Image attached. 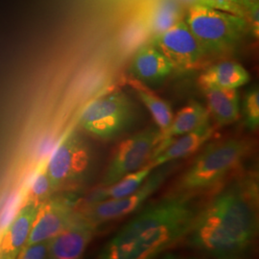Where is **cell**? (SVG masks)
I'll list each match as a JSON object with an SVG mask.
<instances>
[{"instance_id":"obj_25","label":"cell","mask_w":259,"mask_h":259,"mask_svg":"<svg viewBox=\"0 0 259 259\" xmlns=\"http://www.w3.org/2000/svg\"><path fill=\"white\" fill-rule=\"evenodd\" d=\"M179 1L182 2V3L187 4L188 6L193 5V4H201L202 3V0H179Z\"/></svg>"},{"instance_id":"obj_5","label":"cell","mask_w":259,"mask_h":259,"mask_svg":"<svg viewBox=\"0 0 259 259\" xmlns=\"http://www.w3.org/2000/svg\"><path fill=\"white\" fill-rule=\"evenodd\" d=\"M136 117V107L129 97L115 92L89 103L80 115L79 125L96 139L111 140L129 129Z\"/></svg>"},{"instance_id":"obj_11","label":"cell","mask_w":259,"mask_h":259,"mask_svg":"<svg viewBox=\"0 0 259 259\" xmlns=\"http://www.w3.org/2000/svg\"><path fill=\"white\" fill-rule=\"evenodd\" d=\"M94 225L83 212H77L74 220L50 239L49 258L76 259L83 255L95 232Z\"/></svg>"},{"instance_id":"obj_2","label":"cell","mask_w":259,"mask_h":259,"mask_svg":"<svg viewBox=\"0 0 259 259\" xmlns=\"http://www.w3.org/2000/svg\"><path fill=\"white\" fill-rule=\"evenodd\" d=\"M199 210L187 195L168 196L139 210L103 248L102 259L156 257L185 239Z\"/></svg>"},{"instance_id":"obj_4","label":"cell","mask_w":259,"mask_h":259,"mask_svg":"<svg viewBox=\"0 0 259 259\" xmlns=\"http://www.w3.org/2000/svg\"><path fill=\"white\" fill-rule=\"evenodd\" d=\"M185 21L207 54L232 49L249 28L245 18L203 4L190 5Z\"/></svg>"},{"instance_id":"obj_23","label":"cell","mask_w":259,"mask_h":259,"mask_svg":"<svg viewBox=\"0 0 259 259\" xmlns=\"http://www.w3.org/2000/svg\"><path fill=\"white\" fill-rule=\"evenodd\" d=\"M53 191L54 188L47 174V169H44L36 176L31 186L32 199L37 201V203H41L47 200Z\"/></svg>"},{"instance_id":"obj_24","label":"cell","mask_w":259,"mask_h":259,"mask_svg":"<svg viewBox=\"0 0 259 259\" xmlns=\"http://www.w3.org/2000/svg\"><path fill=\"white\" fill-rule=\"evenodd\" d=\"M49 254H50V240L39 241V242L26 245L20 251L18 258H49Z\"/></svg>"},{"instance_id":"obj_15","label":"cell","mask_w":259,"mask_h":259,"mask_svg":"<svg viewBox=\"0 0 259 259\" xmlns=\"http://www.w3.org/2000/svg\"><path fill=\"white\" fill-rule=\"evenodd\" d=\"M209 121V112L201 103L191 101L185 106L173 117L170 126L160 132V141L157 144L152 157L156 156L171 139L183 136L189 132L200 128Z\"/></svg>"},{"instance_id":"obj_6","label":"cell","mask_w":259,"mask_h":259,"mask_svg":"<svg viewBox=\"0 0 259 259\" xmlns=\"http://www.w3.org/2000/svg\"><path fill=\"white\" fill-rule=\"evenodd\" d=\"M160 141V131L156 127L143 130L122 141L103 178V186H109L123 177L147 164Z\"/></svg>"},{"instance_id":"obj_12","label":"cell","mask_w":259,"mask_h":259,"mask_svg":"<svg viewBox=\"0 0 259 259\" xmlns=\"http://www.w3.org/2000/svg\"><path fill=\"white\" fill-rule=\"evenodd\" d=\"M42 203L31 199L19 210L0 241V258H18L26 246Z\"/></svg>"},{"instance_id":"obj_22","label":"cell","mask_w":259,"mask_h":259,"mask_svg":"<svg viewBox=\"0 0 259 259\" xmlns=\"http://www.w3.org/2000/svg\"><path fill=\"white\" fill-rule=\"evenodd\" d=\"M201 4L246 19L248 17L249 8L245 0H202Z\"/></svg>"},{"instance_id":"obj_3","label":"cell","mask_w":259,"mask_h":259,"mask_svg":"<svg viewBox=\"0 0 259 259\" xmlns=\"http://www.w3.org/2000/svg\"><path fill=\"white\" fill-rule=\"evenodd\" d=\"M246 140L230 139L207 145L182 177L180 188L187 191L205 190L219 184L248 155Z\"/></svg>"},{"instance_id":"obj_1","label":"cell","mask_w":259,"mask_h":259,"mask_svg":"<svg viewBox=\"0 0 259 259\" xmlns=\"http://www.w3.org/2000/svg\"><path fill=\"white\" fill-rule=\"evenodd\" d=\"M258 191L252 180L228 185L213 197L186 235L187 245L214 258L246 253L258 232Z\"/></svg>"},{"instance_id":"obj_10","label":"cell","mask_w":259,"mask_h":259,"mask_svg":"<svg viewBox=\"0 0 259 259\" xmlns=\"http://www.w3.org/2000/svg\"><path fill=\"white\" fill-rule=\"evenodd\" d=\"M76 214L74 200L70 197H56L42 203L26 245L50 240L71 224Z\"/></svg>"},{"instance_id":"obj_18","label":"cell","mask_w":259,"mask_h":259,"mask_svg":"<svg viewBox=\"0 0 259 259\" xmlns=\"http://www.w3.org/2000/svg\"><path fill=\"white\" fill-rule=\"evenodd\" d=\"M129 84L135 90L139 100L150 111L157 129L160 132L165 131L170 126L174 117L169 103L158 97L138 79H131Z\"/></svg>"},{"instance_id":"obj_16","label":"cell","mask_w":259,"mask_h":259,"mask_svg":"<svg viewBox=\"0 0 259 259\" xmlns=\"http://www.w3.org/2000/svg\"><path fill=\"white\" fill-rule=\"evenodd\" d=\"M208 112L220 126L230 125L240 117V98L236 89H203Z\"/></svg>"},{"instance_id":"obj_17","label":"cell","mask_w":259,"mask_h":259,"mask_svg":"<svg viewBox=\"0 0 259 259\" xmlns=\"http://www.w3.org/2000/svg\"><path fill=\"white\" fill-rule=\"evenodd\" d=\"M250 74L243 65L226 61L212 65L199 77V83L202 89H238L249 83Z\"/></svg>"},{"instance_id":"obj_9","label":"cell","mask_w":259,"mask_h":259,"mask_svg":"<svg viewBox=\"0 0 259 259\" xmlns=\"http://www.w3.org/2000/svg\"><path fill=\"white\" fill-rule=\"evenodd\" d=\"M152 45L171 62L174 69L183 71L196 68L207 54L184 19L154 36Z\"/></svg>"},{"instance_id":"obj_21","label":"cell","mask_w":259,"mask_h":259,"mask_svg":"<svg viewBox=\"0 0 259 259\" xmlns=\"http://www.w3.org/2000/svg\"><path fill=\"white\" fill-rule=\"evenodd\" d=\"M240 114L247 129L256 131L259 127L258 88H252L245 94L240 108Z\"/></svg>"},{"instance_id":"obj_8","label":"cell","mask_w":259,"mask_h":259,"mask_svg":"<svg viewBox=\"0 0 259 259\" xmlns=\"http://www.w3.org/2000/svg\"><path fill=\"white\" fill-rule=\"evenodd\" d=\"M153 170L146 181L134 193L119 199H106L91 203L87 210L83 212L94 225L110 222L136 212L146 203L163 184L170 172V167L164 165Z\"/></svg>"},{"instance_id":"obj_19","label":"cell","mask_w":259,"mask_h":259,"mask_svg":"<svg viewBox=\"0 0 259 259\" xmlns=\"http://www.w3.org/2000/svg\"><path fill=\"white\" fill-rule=\"evenodd\" d=\"M154 169V165L148 162L139 170L123 177L116 183L109 186H105L104 189L94 195L91 203L103 201L106 199H119L134 193L146 181Z\"/></svg>"},{"instance_id":"obj_20","label":"cell","mask_w":259,"mask_h":259,"mask_svg":"<svg viewBox=\"0 0 259 259\" xmlns=\"http://www.w3.org/2000/svg\"><path fill=\"white\" fill-rule=\"evenodd\" d=\"M180 3L179 0H158L149 13L150 33L157 36L183 19Z\"/></svg>"},{"instance_id":"obj_14","label":"cell","mask_w":259,"mask_h":259,"mask_svg":"<svg viewBox=\"0 0 259 259\" xmlns=\"http://www.w3.org/2000/svg\"><path fill=\"white\" fill-rule=\"evenodd\" d=\"M131 69L136 79L141 82H157L171 74L174 66L157 47L148 45L135 53Z\"/></svg>"},{"instance_id":"obj_26","label":"cell","mask_w":259,"mask_h":259,"mask_svg":"<svg viewBox=\"0 0 259 259\" xmlns=\"http://www.w3.org/2000/svg\"><path fill=\"white\" fill-rule=\"evenodd\" d=\"M246 1V3H247V5H248V8L250 9L251 7H253V6H256V5H259V0H245ZM249 11V10H248Z\"/></svg>"},{"instance_id":"obj_7","label":"cell","mask_w":259,"mask_h":259,"mask_svg":"<svg viewBox=\"0 0 259 259\" xmlns=\"http://www.w3.org/2000/svg\"><path fill=\"white\" fill-rule=\"evenodd\" d=\"M90 164V149L83 139L72 132L54 150L46 169L56 190L81 180Z\"/></svg>"},{"instance_id":"obj_13","label":"cell","mask_w":259,"mask_h":259,"mask_svg":"<svg viewBox=\"0 0 259 259\" xmlns=\"http://www.w3.org/2000/svg\"><path fill=\"white\" fill-rule=\"evenodd\" d=\"M213 135L214 127L208 121L198 129L171 139L160 152L150 158L149 162L157 168L191 156L202 148Z\"/></svg>"}]
</instances>
